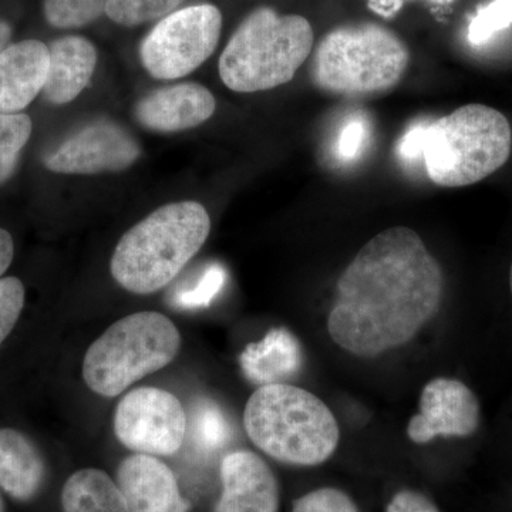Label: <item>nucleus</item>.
Returning <instances> with one entry per match:
<instances>
[{
  "instance_id": "nucleus-11",
  "label": "nucleus",
  "mask_w": 512,
  "mask_h": 512,
  "mask_svg": "<svg viewBox=\"0 0 512 512\" xmlns=\"http://www.w3.org/2000/svg\"><path fill=\"white\" fill-rule=\"evenodd\" d=\"M480 402L473 390L456 379L436 377L423 387L419 413L407 426V436L416 444L437 437L467 439L480 427Z\"/></svg>"
},
{
  "instance_id": "nucleus-8",
  "label": "nucleus",
  "mask_w": 512,
  "mask_h": 512,
  "mask_svg": "<svg viewBox=\"0 0 512 512\" xmlns=\"http://www.w3.org/2000/svg\"><path fill=\"white\" fill-rule=\"evenodd\" d=\"M222 15L214 5L175 10L148 33L141 62L154 79L175 80L207 62L220 42Z\"/></svg>"
},
{
  "instance_id": "nucleus-4",
  "label": "nucleus",
  "mask_w": 512,
  "mask_h": 512,
  "mask_svg": "<svg viewBox=\"0 0 512 512\" xmlns=\"http://www.w3.org/2000/svg\"><path fill=\"white\" fill-rule=\"evenodd\" d=\"M244 427L259 450L291 466H319L339 446L340 429L332 410L315 394L292 384L256 389L245 406Z\"/></svg>"
},
{
  "instance_id": "nucleus-5",
  "label": "nucleus",
  "mask_w": 512,
  "mask_h": 512,
  "mask_svg": "<svg viewBox=\"0 0 512 512\" xmlns=\"http://www.w3.org/2000/svg\"><path fill=\"white\" fill-rule=\"evenodd\" d=\"M409 63V49L393 30L373 22L349 23L322 37L311 76L323 92L366 97L396 87Z\"/></svg>"
},
{
  "instance_id": "nucleus-9",
  "label": "nucleus",
  "mask_w": 512,
  "mask_h": 512,
  "mask_svg": "<svg viewBox=\"0 0 512 512\" xmlns=\"http://www.w3.org/2000/svg\"><path fill=\"white\" fill-rule=\"evenodd\" d=\"M113 427L117 440L134 453L173 456L187 436V413L173 393L140 387L117 404Z\"/></svg>"
},
{
  "instance_id": "nucleus-7",
  "label": "nucleus",
  "mask_w": 512,
  "mask_h": 512,
  "mask_svg": "<svg viewBox=\"0 0 512 512\" xmlns=\"http://www.w3.org/2000/svg\"><path fill=\"white\" fill-rule=\"evenodd\" d=\"M181 333L173 320L158 312H137L117 320L87 349L83 380L106 399L173 363Z\"/></svg>"
},
{
  "instance_id": "nucleus-30",
  "label": "nucleus",
  "mask_w": 512,
  "mask_h": 512,
  "mask_svg": "<svg viewBox=\"0 0 512 512\" xmlns=\"http://www.w3.org/2000/svg\"><path fill=\"white\" fill-rule=\"evenodd\" d=\"M15 258V242L5 228H0V279L8 272Z\"/></svg>"
},
{
  "instance_id": "nucleus-20",
  "label": "nucleus",
  "mask_w": 512,
  "mask_h": 512,
  "mask_svg": "<svg viewBox=\"0 0 512 512\" xmlns=\"http://www.w3.org/2000/svg\"><path fill=\"white\" fill-rule=\"evenodd\" d=\"M32 130L28 114H0V185L15 173Z\"/></svg>"
},
{
  "instance_id": "nucleus-22",
  "label": "nucleus",
  "mask_w": 512,
  "mask_h": 512,
  "mask_svg": "<svg viewBox=\"0 0 512 512\" xmlns=\"http://www.w3.org/2000/svg\"><path fill=\"white\" fill-rule=\"evenodd\" d=\"M109 0H43V13L57 29L82 28L106 13Z\"/></svg>"
},
{
  "instance_id": "nucleus-21",
  "label": "nucleus",
  "mask_w": 512,
  "mask_h": 512,
  "mask_svg": "<svg viewBox=\"0 0 512 512\" xmlns=\"http://www.w3.org/2000/svg\"><path fill=\"white\" fill-rule=\"evenodd\" d=\"M187 434L198 450L215 451L228 443L231 429L217 404L201 402L195 406L190 421L187 417Z\"/></svg>"
},
{
  "instance_id": "nucleus-24",
  "label": "nucleus",
  "mask_w": 512,
  "mask_h": 512,
  "mask_svg": "<svg viewBox=\"0 0 512 512\" xmlns=\"http://www.w3.org/2000/svg\"><path fill=\"white\" fill-rule=\"evenodd\" d=\"M227 281V272L221 265L212 264L205 268L194 286L185 288L175 295V305L183 309L207 308L220 293Z\"/></svg>"
},
{
  "instance_id": "nucleus-26",
  "label": "nucleus",
  "mask_w": 512,
  "mask_h": 512,
  "mask_svg": "<svg viewBox=\"0 0 512 512\" xmlns=\"http://www.w3.org/2000/svg\"><path fill=\"white\" fill-rule=\"evenodd\" d=\"M26 289L16 276L0 279V348L12 335L25 309Z\"/></svg>"
},
{
  "instance_id": "nucleus-23",
  "label": "nucleus",
  "mask_w": 512,
  "mask_h": 512,
  "mask_svg": "<svg viewBox=\"0 0 512 512\" xmlns=\"http://www.w3.org/2000/svg\"><path fill=\"white\" fill-rule=\"evenodd\" d=\"M184 0H109L106 15L117 25L133 26L164 19Z\"/></svg>"
},
{
  "instance_id": "nucleus-32",
  "label": "nucleus",
  "mask_w": 512,
  "mask_h": 512,
  "mask_svg": "<svg viewBox=\"0 0 512 512\" xmlns=\"http://www.w3.org/2000/svg\"><path fill=\"white\" fill-rule=\"evenodd\" d=\"M0 512H5V501H3L2 494H0Z\"/></svg>"
},
{
  "instance_id": "nucleus-10",
  "label": "nucleus",
  "mask_w": 512,
  "mask_h": 512,
  "mask_svg": "<svg viewBox=\"0 0 512 512\" xmlns=\"http://www.w3.org/2000/svg\"><path fill=\"white\" fill-rule=\"evenodd\" d=\"M133 136L111 121H96L70 134L43 158L56 174L93 175L127 170L140 157Z\"/></svg>"
},
{
  "instance_id": "nucleus-18",
  "label": "nucleus",
  "mask_w": 512,
  "mask_h": 512,
  "mask_svg": "<svg viewBox=\"0 0 512 512\" xmlns=\"http://www.w3.org/2000/svg\"><path fill=\"white\" fill-rule=\"evenodd\" d=\"M239 365L249 382L259 387L284 383L301 370V345L288 329H272L264 339L249 343Z\"/></svg>"
},
{
  "instance_id": "nucleus-13",
  "label": "nucleus",
  "mask_w": 512,
  "mask_h": 512,
  "mask_svg": "<svg viewBox=\"0 0 512 512\" xmlns=\"http://www.w3.org/2000/svg\"><path fill=\"white\" fill-rule=\"evenodd\" d=\"M117 485L130 512H188L173 470L148 454H134L121 461Z\"/></svg>"
},
{
  "instance_id": "nucleus-6",
  "label": "nucleus",
  "mask_w": 512,
  "mask_h": 512,
  "mask_svg": "<svg viewBox=\"0 0 512 512\" xmlns=\"http://www.w3.org/2000/svg\"><path fill=\"white\" fill-rule=\"evenodd\" d=\"M315 35L308 19L254 10L235 30L220 59L222 82L232 92L256 93L291 82L311 56Z\"/></svg>"
},
{
  "instance_id": "nucleus-3",
  "label": "nucleus",
  "mask_w": 512,
  "mask_h": 512,
  "mask_svg": "<svg viewBox=\"0 0 512 512\" xmlns=\"http://www.w3.org/2000/svg\"><path fill=\"white\" fill-rule=\"evenodd\" d=\"M211 218L197 201L173 202L128 229L114 249V281L136 295H151L174 281L204 247Z\"/></svg>"
},
{
  "instance_id": "nucleus-25",
  "label": "nucleus",
  "mask_w": 512,
  "mask_h": 512,
  "mask_svg": "<svg viewBox=\"0 0 512 512\" xmlns=\"http://www.w3.org/2000/svg\"><path fill=\"white\" fill-rule=\"evenodd\" d=\"M512 25V0H494L478 10L476 18L468 26V40L471 45H483L495 33Z\"/></svg>"
},
{
  "instance_id": "nucleus-28",
  "label": "nucleus",
  "mask_w": 512,
  "mask_h": 512,
  "mask_svg": "<svg viewBox=\"0 0 512 512\" xmlns=\"http://www.w3.org/2000/svg\"><path fill=\"white\" fill-rule=\"evenodd\" d=\"M386 512H440V510L429 497L419 491L403 490L394 495L387 505Z\"/></svg>"
},
{
  "instance_id": "nucleus-19",
  "label": "nucleus",
  "mask_w": 512,
  "mask_h": 512,
  "mask_svg": "<svg viewBox=\"0 0 512 512\" xmlns=\"http://www.w3.org/2000/svg\"><path fill=\"white\" fill-rule=\"evenodd\" d=\"M63 512H130L119 485L97 468L76 471L63 485Z\"/></svg>"
},
{
  "instance_id": "nucleus-33",
  "label": "nucleus",
  "mask_w": 512,
  "mask_h": 512,
  "mask_svg": "<svg viewBox=\"0 0 512 512\" xmlns=\"http://www.w3.org/2000/svg\"><path fill=\"white\" fill-rule=\"evenodd\" d=\"M510 288H511V293H512V264H511V269H510Z\"/></svg>"
},
{
  "instance_id": "nucleus-16",
  "label": "nucleus",
  "mask_w": 512,
  "mask_h": 512,
  "mask_svg": "<svg viewBox=\"0 0 512 512\" xmlns=\"http://www.w3.org/2000/svg\"><path fill=\"white\" fill-rule=\"evenodd\" d=\"M50 63L43 100L53 106L72 103L86 89L97 64V50L82 36H64L49 46Z\"/></svg>"
},
{
  "instance_id": "nucleus-2",
  "label": "nucleus",
  "mask_w": 512,
  "mask_h": 512,
  "mask_svg": "<svg viewBox=\"0 0 512 512\" xmlns=\"http://www.w3.org/2000/svg\"><path fill=\"white\" fill-rule=\"evenodd\" d=\"M511 150L510 121L484 104H467L429 124H417L399 144L403 158H423L431 183L446 188L480 183L504 167Z\"/></svg>"
},
{
  "instance_id": "nucleus-14",
  "label": "nucleus",
  "mask_w": 512,
  "mask_h": 512,
  "mask_svg": "<svg viewBox=\"0 0 512 512\" xmlns=\"http://www.w3.org/2000/svg\"><path fill=\"white\" fill-rule=\"evenodd\" d=\"M217 101L207 87L181 83L148 94L136 107L141 126L160 133L190 130L210 120Z\"/></svg>"
},
{
  "instance_id": "nucleus-27",
  "label": "nucleus",
  "mask_w": 512,
  "mask_h": 512,
  "mask_svg": "<svg viewBox=\"0 0 512 512\" xmlns=\"http://www.w3.org/2000/svg\"><path fill=\"white\" fill-rule=\"evenodd\" d=\"M292 512H360L355 501L338 488L325 487L302 495Z\"/></svg>"
},
{
  "instance_id": "nucleus-17",
  "label": "nucleus",
  "mask_w": 512,
  "mask_h": 512,
  "mask_svg": "<svg viewBox=\"0 0 512 512\" xmlns=\"http://www.w3.org/2000/svg\"><path fill=\"white\" fill-rule=\"evenodd\" d=\"M46 464L36 444L23 431L0 429V490L13 500H33L42 490Z\"/></svg>"
},
{
  "instance_id": "nucleus-15",
  "label": "nucleus",
  "mask_w": 512,
  "mask_h": 512,
  "mask_svg": "<svg viewBox=\"0 0 512 512\" xmlns=\"http://www.w3.org/2000/svg\"><path fill=\"white\" fill-rule=\"evenodd\" d=\"M49 46L39 40L12 43L0 52V114H19L43 92Z\"/></svg>"
},
{
  "instance_id": "nucleus-12",
  "label": "nucleus",
  "mask_w": 512,
  "mask_h": 512,
  "mask_svg": "<svg viewBox=\"0 0 512 512\" xmlns=\"http://www.w3.org/2000/svg\"><path fill=\"white\" fill-rule=\"evenodd\" d=\"M222 494L215 512H278L279 485L258 454L232 451L222 458Z\"/></svg>"
},
{
  "instance_id": "nucleus-29",
  "label": "nucleus",
  "mask_w": 512,
  "mask_h": 512,
  "mask_svg": "<svg viewBox=\"0 0 512 512\" xmlns=\"http://www.w3.org/2000/svg\"><path fill=\"white\" fill-rule=\"evenodd\" d=\"M365 130L366 127L362 121H352L343 128L342 137L339 141L340 156L345 158L356 156L357 151L362 146L363 138H365Z\"/></svg>"
},
{
  "instance_id": "nucleus-1",
  "label": "nucleus",
  "mask_w": 512,
  "mask_h": 512,
  "mask_svg": "<svg viewBox=\"0 0 512 512\" xmlns=\"http://www.w3.org/2000/svg\"><path fill=\"white\" fill-rule=\"evenodd\" d=\"M443 295V269L420 235L407 227L384 229L340 275L330 338L365 359L402 348L436 318Z\"/></svg>"
},
{
  "instance_id": "nucleus-31",
  "label": "nucleus",
  "mask_w": 512,
  "mask_h": 512,
  "mask_svg": "<svg viewBox=\"0 0 512 512\" xmlns=\"http://www.w3.org/2000/svg\"><path fill=\"white\" fill-rule=\"evenodd\" d=\"M10 39H12V28L5 20H0V52L9 46Z\"/></svg>"
}]
</instances>
